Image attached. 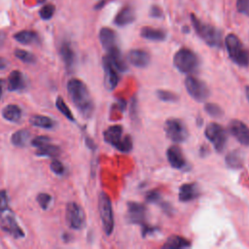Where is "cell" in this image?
<instances>
[{
	"label": "cell",
	"mask_w": 249,
	"mask_h": 249,
	"mask_svg": "<svg viewBox=\"0 0 249 249\" xmlns=\"http://www.w3.org/2000/svg\"><path fill=\"white\" fill-rule=\"evenodd\" d=\"M67 91L79 112L85 118H89L93 113L94 104L86 84L79 79H70L67 83Z\"/></svg>",
	"instance_id": "obj_1"
},
{
	"label": "cell",
	"mask_w": 249,
	"mask_h": 249,
	"mask_svg": "<svg viewBox=\"0 0 249 249\" xmlns=\"http://www.w3.org/2000/svg\"><path fill=\"white\" fill-rule=\"evenodd\" d=\"M0 227L14 238L24 237V231L19 227L14 212L10 208L8 195L5 190L0 191Z\"/></svg>",
	"instance_id": "obj_2"
},
{
	"label": "cell",
	"mask_w": 249,
	"mask_h": 249,
	"mask_svg": "<svg viewBox=\"0 0 249 249\" xmlns=\"http://www.w3.org/2000/svg\"><path fill=\"white\" fill-rule=\"evenodd\" d=\"M191 20L196 34L210 47L220 48L222 46V33L215 26L203 22L195 14H191Z\"/></svg>",
	"instance_id": "obj_3"
},
{
	"label": "cell",
	"mask_w": 249,
	"mask_h": 249,
	"mask_svg": "<svg viewBox=\"0 0 249 249\" xmlns=\"http://www.w3.org/2000/svg\"><path fill=\"white\" fill-rule=\"evenodd\" d=\"M104 141L123 153H128L132 149L130 135H124V128L120 124L109 126L103 132Z\"/></svg>",
	"instance_id": "obj_4"
},
{
	"label": "cell",
	"mask_w": 249,
	"mask_h": 249,
	"mask_svg": "<svg viewBox=\"0 0 249 249\" xmlns=\"http://www.w3.org/2000/svg\"><path fill=\"white\" fill-rule=\"evenodd\" d=\"M225 45L230 58L235 64L241 67L249 65V52L235 34H229L225 39Z\"/></svg>",
	"instance_id": "obj_5"
},
{
	"label": "cell",
	"mask_w": 249,
	"mask_h": 249,
	"mask_svg": "<svg viewBox=\"0 0 249 249\" xmlns=\"http://www.w3.org/2000/svg\"><path fill=\"white\" fill-rule=\"evenodd\" d=\"M198 57L190 49L182 48L177 51L173 56L174 66L181 72L185 74L194 73L198 67Z\"/></svg>",
	"instance_id": "obj_6"
},
{
	"label": "cell",
	"mask_w": 249,
	"mask_h": 249,
	"mask_svg": "<svg viewBox=\"0 0 249 249\" xmlns=\"http://www.w3.org/2000/svg\"><path fill=\"white\" fill-rule=\"evenodd\" d=\"M98 209L103 231L107 235H110L114 231V214L111 200L103 192L100 193L98 197Z\"/></svg>",
	"instance_id": "obj_7"
},
{
	"label": "cell",
	"mask_w": 249,
	"mask_h": 249,
	"mask_svg": "<svg viewBox=\"0 0 249 249\" xmlns=\"http://www.w3.org/2000/svg\"><path fill=\"white\" fill-rule=\"evenodd\" d=\"M164 131L166 136L175 143H182L189 137V131L185 124L175 118H171L164 123Z\"/></svg>",
	"instance_id": "obj_8"
},
{
	"label": "cell",
	"mask_w": 249,
	"mask_h": 249,
	"mask_svg": "<svg viewBox=\"0 0 249 249\" xmlns=\"http://www.w3.org/2000/svg\"><path fill=\"white\" fill-rule=\"evenodd\" d=\"M204 134L217 152L221 153L224 151L228 140V134L219 124L210 123L205 127Z\"/></svg>",
	"instance_id": "obj_9"
},
{
	"label": "cell",
	"mask_w": 249,
	"mask_h": 249,
	"mask_svg": "<svg viewBox=\"0 0 249 249\" xmlns=\"http://www.w3.org/2000/svg\"><path fill=\"white\" fill-rule=\"evenodd\" d=\"M185 88L188 93L198 102H202L209 97L210 91L206 84L193 76H189L186 78Z\"/></svg>",
	"instance_id": "obj_10"
},
{
	"label": "cell",
	"mask_w": 249,
	"mask_h": 249,
	"mask_svg": "<svg viewBox=\"0 0 249 249\" xmlns=\"http://www.w3.org/2000/svg\"><path fill=\"white\" fill-rule=\"evenodd\" d=\"M66 221L73 230H81L86 224V215L83 208L76 202L71 201L66 205Z\"/></svg>",
	"instance_id": "obj_11"
},
{
	"label": "cell",
	"mask_w": 249,
	"mask_h": 249,
	"mask_svg": "<svg viewBox=\"0 0 249 249\" xmlns=\"http://www.w3.org/2000/svg\"><path fill=\"white\" fill-rule=\"evenodd\" d=\"M126 206L127 220L129 223L140 225L141 227L147 225V208L144 204L135 201H129L127 202Z\"/></svg>",
	"instance_id": "obj_12"
},
{
	"label": "cell",
	"mask_w": 249,
	"mask_h": 249,
	"mask_svg": "<svg viewBox=\"0 0 249 249\" xmlns=\"http://www.w3.org/2000/svg\"><path fill=\"white\" fill-rule=\"evenodd\" d=\"M230 133L242 145L249 146V126L239 120H231L229 124Z\"/></svg>",
	"instance_id": "obj_13"
},
{
	"label": "cell",
	"mask_w": 249,
	"mask_h": 249,
	"mask_svg": "<svg viewBox=\"0 0 249 249\" xmlns=\"http://www.w3.org/2000/svg\"><path fill=\"white\" fill-rule=\"evenodd\" d=\"M103 69H104V84L107 89H114L120 81V77L118 74V70L113 66V64L109 61V59L104 56L102 59Z\"/></svg>",
	"instance_id": "obj_14"
},
{
	"label": "cell",
	"mask_w": 249,
	"mask_h": 249,
	"mask_svg": "<svg viewBox=\"0 0 249 249\" xmlns=\"http://www.w3.org/2000/svg\"><path fill=\"white\" fill-rule=\"evenodd\" d=\"M59 53L61 59L68 71H72L76 64V53L70 42L63 41L59 47Z\"/></svg>",
	"instance_id": "obj_15"
},
{
	"label": "cell",
	"mask_w": 249,
	"mask_h": 249,
	"mask_svg": "<svg viewBox=\"0 0 249 249\" xmlns=\"http://www.w3.org/2000/svg\"><path fill=\"white\" fill-rule=\"evenodd\" d=\"M166 157L170 165L176 169H183L187 162L180 147L173 145L170 146L166 151Z\"/></svg>",
	"instance_id": "obj_16"
},
{
	"label": "cell",
	"mask_w": 249,
	"mask_h": 249,
	"mask_svg": "<svg viewBox=\"0 0 249 249\" xmlns=\"http://www.w3.org/2000/svg\"><path fill=\"white\" fill-rule=\"evenodd\" d=\"M127 59L129 63L133 66L144 68L150 63L151 57L146 51L141 49H134L129 51V53H127Z\"/></svg>",
	"instance_id": "obj_17"
},
{
	"label": "cell",
	"mask_w": 249,
	"mask_h": 249,
	"mask_svg": "<svg viewBox=\"0 0 249 249\" xmlns=\"http://www.w3.org/2000/svg\"><path fill=\"white\" fill-rule=\"evenodd\" d=\"M99 40L107 52L110 50H113L115 48H118V43H117V34L116 32L109 28V27H103L99 31Z\"/></svg>",
	"instance_id": "obj_18"
},
{
	"label": "cell",
	"mask_w": 249,
	"mask_h": 249,
	"mask_svg": "<svg viewBox=\"0 0 249 249\" xmlns=\"http://www.w3.org/2000/svg\"><path fill=\"white\" fill-rule=\"evenodd\" d=\"M199 196V188L196 183L183 184L179 189V200L182 202H188L196 199Z\"/></svg>",
	"instance_id": "obj_19"
},
{
	"label": "cell",
	"mask_w": 249,
	"mask_h": 249,
	"mask_svg": "<svg viewBox=\"0 0 249 249\" xmlns=\"http://www.w3.org/2000/svg\"><path fill=\"white\" fill-rule=\"evenodd\" d=\"M134 19H135V13L133 8L130 6H124L116 15L114 22L118 26H125L133 22Z\"/></svg>",
	"instance_id": "obj_20"
},
{
	"label": "cell",
	"mask_w": 249,
	"mask_h": 249,
	"mask_svg": "<svg viewBox=\"0 0 249 249\" xmlns=\"http://www.w3.org/2000/svg\"><path fill=\"white\" fill-rule=\"evenodd\" d=\"M109 61L113 64V66L120 72H124L127 70V64L124 60V58L122 55L121 51L119 48H115L113 50H110L107 52V54L105 55Z\"/></svg>",
	"instance_id": "obj_21"
},
{
	"label": "cell",
	"mask_w": 249,
	"mask_h": 249,
	"mask_svg": "<svg viewBox=\"0 0 249 249\" xmlns=\"http://www.w3.org/2000/svg\"><path fill=\"white\" fill-rule=\"evenodd\" d=\"M25 87V80L23 74L18 70H14L10 73L8 77V89L11 91H16L22 89Z\"/></svg>",
	"instance_id": "obj_22"
},
{
	"label": "cell",
	"mask_w": 249,
	"mask_h": 249,
	"mask_svg": "<svg viewBox=\"0 0 249 249\" xmlns=\"http://www.w3.org/2000/svg\"><path fill=\"white\" fill-rule=\"evenodd\" d=\"M225 161L228 167L239 169L244 164V155L240 150H232L226 156Z\"/></svg>",
	"instance_id": "obj_23"
},
{
	"label": "cell",
	"mask_w": 249,
	"mask_h": 249,
	"mask_svg": "<svg viewBox=\"0 0 249 249\" xmlns=\"http://www.w3.org/2000/svg\"><path fill=\"white\" fill-rule=\"evenodd\" d=\"M140 35L142 38L151 41H163L166 38V32L164 30L150 26L142 27L140 30Z\"/></svg>",
	"instance_id": "obj_24"
},
{
	"label": "cell",
	"mask_w": 249,
	"mask_h": 249,
	"mask_svg": "<svg viewBox=\"0 0 249 249\" xmlns=\"http://www.w3.org/2000/svg\"><path fill=\"white\" fill-rule=\"evenodd\" d=\"M191 246V242L183 236L180 235H171L169 236L165 243L162 245L164 249H180V248H187Z\"/></svg>",
	"instance_id": "obj_25"
},
{
	"label": "cell",
	"mask_w": 249,
	"mask_h": 249,
	"mask_svg": "<svg viewBox=\"0 0 249 249\" xmlns=\"http://www.w3.org/2000/svg\"><path fill=\"white\" fill-rule=\"evenodd\" d=\"M2 116L11 123H18L21 118V109L15 104H9L2 110Z\"/></svg>",
	"instance_id": "obj_26"
},
{
	"label": "cell",
	"mask_w": 249,
	"mask_h": 249,
	"mask_svg": "<svg viewBox=\"0 0 249 249\" xmlns=\"http://www.w3.org/2000/svg\"><path fill=\"white\" fill-rule=\"evenodd\" d=\"M60 149L58 146L53 145L51 141L37 147L36 155L39 157H49V158H55L59 156Z\"/></svg>",
	"instance_id": "obj_27"
},
{
	"label": "cell",
	"mask_w": 249,
	"mask_h": 249,
	"mask_svg": "<svg viewBox=\"0 0 249 249\" xmlns=\"http://www.w3.org/2000/svg\"><path fill=\"white\" fill-rule=\"evenodd\" d=\"M15 40L23 45L34 44L38 42V34L31 30H21L14 35Z\"/></svg>",
	"instance_id": "obj_28"
},
{
	"label": "cell",
	"mask_w": 249,
	"mask_h": 249,
	"mask_svg": "<svg viewBox=\"0 0 249 249\" xmlns=\"http://www.w3.org/2000/svg\"><path fill=\"white\" fill-rule=\"evenodd\" d=\"M29 123L34 125L41 128H52L54 126V121L51 119L50 117L43 116V115H34L30 118Z\"/></svg>",
	"instance_id": "obj_29"
},
{
	"label": "cell",
	"mask_w": 249,
	"mask_h": 249,
	"mask_svg": "<svg viewBox=\"0 0 249 249\" xmlns=\"http://www.w3.org/2000/svg\"><path fill=\"white\" fill-rule=\"evenodd\" d=\"M29 137H30V133L27 129H19L13 133L11 137V141L13 145L17 147H23L27 144Z\"/></svg>",
	"instance_id": "obj_30"
},
{
	"label": "cell",
	"mask_w": 249,
	"mask_h": 249,
	"mask_svg": "<svg viewBox=\"0 0 249 249\" xmlns=\"http://www.w3.org/2000/svg\"><path fill=\"white\" fill-rule=\"evenodd\" d=\"M55 106H56V108L58 109V111H59L62 115H64L68 120H70V121H72V122L75 121V118H74L72 112L70 111L69 107L66 105L65 101L63 100V98H62L61 96H57V98H56V100H55Z\"/></svg>",
	"instance_id": "obj_31"
},
{
	"label": "cell",
	"mask_w": 249,
	"mask_h": 249,
	"mask_svg": "<svg viewBox=\"0 0 249 249\" xmlns=\"http://www.w3.org/2000/svg\"><path fill=\"white\" fill-rule=\"evenodd\" d=\"M14 53L19 60H21L25 63H34L36 61V56L33 53H31L25 50L17 49L14 52Z\"/></svg>",
	"instance_id": "obj_32"
},
{
	"label": "cell",
	"mask_w": 249,
	"mask_h": 249,
	"mask_svg": "<svg viewBox=\"0 0 249 249\" xmlns=\"http://www.w3.org/2000/svg\"><path fill=\"white\" fill-rule=\"evenodd\" d=\"M157 96L160 100L166 101V102H175L179 99V96L175 92H172L170 90H164V89L157 90Z\"/></svg>",
	"instance_id": "obj_33"
},
{
	"label": "cell",
	"mask_w": 249,
	"mask_h": 249,
	"mask_svg": "<svg viewBox=\"0 0 249 249\" xmlns=\"http://www.w3.org/2000/svg\"><path fill=\"white\" fill-rule=\"evenodd\" d=\"M204 109L207 112V114H209L210 116H212L214 118H219L224 113L222 108L215 103H206L204 106Z\"/></svg>",
	"instance_id": "obj_34"
},
{
	"label": "cell",
	"mask_w": 249,
	"mask_h": 249,
	"mask_svg": "<svg viewBox=\"0 0 249 249\" xmlns=\"http://www.w3.org/2000/svg\"><path fill=\"white\" fill-rule=\"evenodd\" d=\"M36 200L42 209L47 210L52 201V196L47 193H40L37 195Z\"/></svg>",
	"instance_id": "obj_35"
},
{
	"label": "cell",
	"mask_w": 249,
	"mask_h": 249,
	"mask_svg": "<svg viewBox=\"0 0 249 249\" xmlns=\"http://www.w3.org/2000/svg\"><path fill=\"white\" fill-rule=\"evenodd\" d=\"M54 10H55V8L53 4H46L45 6H43L40 9L39 15H40L41 18H43V19H50L53 16Z\"/></svg>",
	"instance_id": "obj_36"
},
{
	"label": "cell",
	"mask_w": 249,
	"mask_h": 249,
	"mask_svg": "<svg viewBox=\"0 0 249 249\" xmlns=\"http://www.w3.org/2000/svg\"><path fill=\"white\" fill-rule=\"evenodd\" d=\"M145 198L150 203H160L161 201V196L158 190H151L147 192Z\"/></svg>",
	"instance_id": "obj_37"
},
{
	"label": "cell",
	"mask_w": 249,
	"mask_h": 249,
	"mask_svg": "<svg viewBox=\"0 0 249 249\" xmlns=\"http://www.w3.org/2000/svg\"><path fill=\"white\" fill-rule=\"evenodd\" d=\"M51 170L56 174V175H62L64 173V165L61 161L57 160H53L52 162H51Z\"/></svg>",
	"instance_id": "obj_38"
},
{
	"label": "cell",
	"mask_w": 249,
	"mask_h": 249,
	"mask_svg": "<svg viewBox=\"0 0 249 249\" xmlns=\"http://www.w3.org/2000/svg\"><path fill=\"white\" fill-rule=\"evenodd\" d=\"M236 9L240 14L249 17V0H236Z\"/></svg>",
	"instance_id": "obj_39"
},
{
	"label": "cell",
	"mask_w": 249,
	"mask_h": 249,
	"mask_svg": "<svg viewBox=\"0 0 249 249\" xmlns=\"http://www.w3.org/2000/svg\"><path fill=\"white\" fill-rule=\"evenodd\" d=\"M49 141H51V139H50L48 136H44V135H42V136H36V137H34V138L32 139L31 145L37 148V147H39V146H41V145H43V144H45V143H47V142H49Z\"/></svg>",
	"instance_id": "obj_40"
},
{
	"label": "cell",
	"mask_w": 249,
	"mask_h": 249,
	"mask_svg": "<svg viewBox=\"0 0 249 249\" xmlns=\"http://www.w3.org/2000/svg\"><path fill=\"white\" fill-rule=\"evenodd\" d=\"M130 116L132 119L137 117V100L135 98H133L131 100V104H130Z\"/></svg>",
	"instance_id": "obj_41"
},
{
	"label": "cell",
	"mask_w": 249,
	"mask_h": 249,
	"mask_svg": "<svg viewBox=\"0 0 249 249\" xmlns=\"http://www.w3.org/2000/svg\"><path fill=\"white\" fill-rule=\"evenodd\" d=\"M150 16L153 18H160L161 17V10L158 6H152L150 10Z\"/></svg>",
	"instance_id": "obj_42"
},
{
	"label": "cell",
	"mask_w": 249,
	"mask_h": 249,
	"mask_svg": "<svg viewBox=\"0 0 249 249\" xmlns=\"http://www.w3.org/2000/svg\"><path fill=\"white\" fill-rule=\"evenodd\" d=\"M161 208H162L163 211H165L166 214H170L172 212V210H173L171 205L169 203H167V202H161Z\"/></svg>",
	"instance_id": "obj_43"
},
{
	"label": "cell",
	"mask_w": 249,
	"mask_h": 249,
	"mask_svg": "<svg viewBox=\"0 0 249 249\" xmlns=\"http://www.w3.org/2000/svg\"><path fill=\"white\" fill-rule=\"evenodd\" d=\"M8 65V61L3 58V57H0V69H4L6 68V66Z\"/></svg>",
	"instance_id": "obj_44"
},
{
	"label": "cell",
	"mask_w": 249,
	"mask_h": 249,
	"mask_svg": "<svg viewBox=\"0 0 249 249\" xmlns=\"http://www.w3.org/2000/svg\"><path fill=\"white\" fill-rule=\"evenodd\" d=\"M2 93H3V81L0 80V99L2 97Z\"/></svg>",
	"instance_id": "obj_45"
},
{
	"label": "cell",
	"mask_w": 249,
	"mask_h": 249,
	"mask_svg": "<svg viewBox=\"0 0 249 249\" xmlns=\"http://www.w3.org/2000/svg\"><path fill=\"white\" fill-rule=\"evenodd\" d=\"M245 93H246V97H247V99H248V101H249V86H247V87L245 88Z\"/></svg>",
	"instance_id": "obj_46"
},
{
	"label": "cell",
	"mask_w": 249,
	"mask_h": 249,
	"mask_svg": "<svg viewBox=\"0 0 249 249\" xmlns=\"http://www.w3.org/2000/svg\"><path fill=\"white\" fill-rule=\"evenodd\" d=\"M4 38H5L4 34H3V33H0V45L3 43V41H4Z\"/></svg>",
	"instance_id": "obj_47"
}]
</instances>
